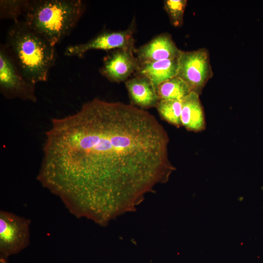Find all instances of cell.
Returning <instances> with one entry per match:
<instances>
[{
    "mask_svg": "<svg viewBox=\"0 0 263 263\" xmlns=\"http://www.w3.org/2000/svg\"><path fill=\"white\" fill-rule=\"evenodd\" d=\"M156 118L131 104L95 98L52 119L38 179L75 216H110V201H133L175 168Z\"/></svg>",
    "mask_w": 263,
    "mask_h": 263,
    "instance_id": "6da1fadb",
    "label": "cell"
},
{
    "mask_svg": "<svg viewBox=\"0 0 263 263\" xmlns=\"http://www.w3.org/2000/svg\"><path fill=\"white\" fill-rule=\"evenodd\" d=\"M24 77L36 84L45 82L54 64L55 47L32 30L23 20L14 21L4 44Z\"/></svg>",
    "mask_w": 263,
    "mask_h": 263,
    "instance_id": "7a4b0ae2",
    "label": "cell"
},
{
    "mask_svg": "<svg viewBox=\"0 0 263 263\" xmlns=\"http://www.w3.org/2000/svg\"><path fill=\"white\" fill-rule=\"evenodd\" d=\"M85 7L81 0H29L23 20L55 47L74 28Z\"/></svg>",
    "mask_w": 263,
    "mask_h": 263,
    "instance_id": "3957f363",
    "label": "cell"
},
{
    "mask_svg": "<svg viewBox=\"0 0 263 263\" xmlns=\"http://www.w3.org/2000/svg\"><path fill=\"white\" fill-rule=\"evenodd\" d=\"M0 91L6 99L37 100L35 85L22 75L4 44L0 46Z\"/></svg>",
    "mask_w": 263,
    "mask_h": 263,
    "instance_id": "277c9868",
    "label": "cell"
},
{
    "mask_svg": "<svg viewBox=\"0 0 263 263\" xmlns=\"http://www.w3.org/2000/svg\"><path fill=\"white\" fill-rule=\"evenodd\" d=\"M177 76L188 86L191 92L199 95L213 72L207 49L200 48L191 51H181L178 58Z\"/></svg>",
    "mask_w": 263,
    "mask_h": 263,
    "instance_id": "5b68a950",
    "label": "cell"
},
{
    "mask_svg": "<svg viewBox=\"0 0 263 263\" xmlns=\"http://www.w3.org/2000/svg\"><path fill=\"white\" fill-rule=\"evenodd\" d=\"M30 221L5 211L0 212V255L8 257L19 253L30 241Z\"/></svg>",
    "mask_w": 263,
    "mask_h": 263,
    "instance_id": "8992f818",
    "label": "cell"
},
{
    "mask_svg": "<svg viewBox=\"0 0 263 263\" xmlns=\"http://www.w3.org/2000/svg\"><path fill=\"white\" fill-rule=\"evenodd\" d=\"M132 29L131 27L125 30L103 31L86 42L68 46L64 54L81 58L91 50L110 52L120 48L135 49Z\"/></svg>",
    "mask_w": 263,
    "mask_h": 263,
    "instance_id": "52a82bcc",
    "label": "cell"
},
{
    "mask_svg": "<svg viewBox=\"0 0 263 263\" xmlns=\"http://www.w3.org/2000/svg\"><path fill=\"white\" fill-rule=\"evenodd\" d=\"M135 49L120 48L110 51L99 69L101 74L112 82H125L139 67L134 55Z\"/></svg>",
    "mask_w": 263,
    "mask_h": 263,
    "instance_id": "ba28073f",
    "label": "cell"
},
{
    "mask_svg": "<svg viewBox=\"0 0 263 263\" xmlns=\"http://www.w3.org/2000/svg\"><path fill=\"white\" fill-rule=\"evenodd\" d=\"M181 51L176 46L171 35L163 33L135 49L134 53L139 63L141 64L177 58Z\"/></svg>",
    "mask_w": 263,
    "mask_h": 263,
    "instance_id": "9c48e42d",
    "label": "cell"
},
{
    "mask_svg": "<svg viewBox=\"0 0 263 263\" xmlns=\"http://www.w3.org/2000/svg\"><path fill=\"white\" fill-rule=\"evenodd\" d=\"M125 83L132 105L145 110L156 107L159 100L156 90L149 79L135 75Z\"/></svg>",
    "mask_w": 263,
    "mask_h": 263,
    "instance_id": "30bf717a",
    "label": "cell"
},
{
    "mask_svg": "<svg viewBox=\"0 0 263 263\" xmlns=\"http://www.w3.org/2000/svg\"><path fill=\"white\" fill-rule=\"evenodd\" d=\"M182 126L188 131L199 132L206 128L204 111L199 95L191 92L182 100Z\"/></svg>",
    "mask_w": 263,
    "mask_h": 263,
    "instance_id": "8fae6325",
    "label": "cell"
},
{
    "mask_svg": "<svg viewBox=\"0 0 263 263\" xmlns=\"http://www.w3.org/2000/svg\"><path fill=\"white\" fill-rule=\"evenodd\" d=\"M178 58L139 64L135 75L147 77L156 90L160 84L177 75Z\"/></svg>",
    "mask_w": 263,
    "mask_h": 263,
    "instance_id": "7c38bea8",
    "label": "cell"
},
{
    "mask_svg": "<svg viewBox=\"0 0 263 263\" xmlns=\"http://www.w3.org/2000/svg\"><path fill=\"white\" fill-rule=\"evenodd\" d=\"M159 100H182L191 93L187 84L175 76L160 84L156 88Z\"/></svg>",
    "mask_w": 263,
    "mask_h": 263,
    "instance_id": "4fadbf2b",
    "label": "cell"
},
{
    "mask_svg": "<svg viewBox=\"0 0 263 263\" xmlns=\"http://www.w3.org/2000/svg\"><path fill=\"white\" fill-rule=\"evenodd\" d=\"M156 108L164 120L177 128L182 126V100H160Z\"/></svg>",
    "mask_w": 263,
    "mask_h": 263,
    "instance_id": "5bb4252c",
    "label": "cell"
},
{
    "mask_svg": "<svg viewBox=\"0 0 263 263\" xmlns=\"http://www.w3.org/2000/svg\"><path fill=\"white\" fill-rule=\"evenodd\" d=\"M29 0H0V19L15 21L23 15Z\"/></svg>",
    "mask_w": 263,
    "mask_h": 263,
    "instance_id": "9a60e30c",
    "label": "cell"
},
{
    "mask_svg": "<svg viewBox=\"0 0 263 263\" xmlns=\"http://www.w3.org/2000/svg\"><path fill=\"white\" fill-rule=\"evenodd\" d=\"M187 4L186 0H165L164 7L169 17L171 24L175 27L181 26Z\"/></svg>",
    "mask_w": 263,
    "mask_h": 263,
    "instance_id": "2e32d148",
    "label": "cell"
},
{
    "mask_svg": "<svg viewBox=\"0 0 263 263\" xmlns=\"http://www.w3.org/2000/svg\"><path fill=\"white\" fill-rule=\"evenodd\" d=\"M7 258V257L0 255V263H8Z\"/></svg>",
    "mask_w": 263,
    "mask_h": 263,
    "instance_id": "e0dca14e",
    "label": "cell"
}]
</instances>
